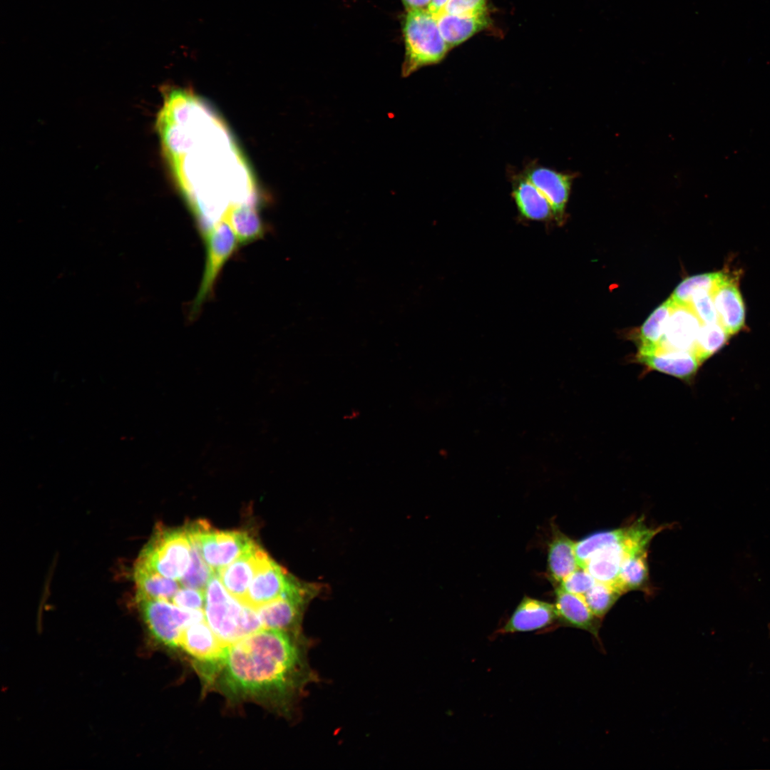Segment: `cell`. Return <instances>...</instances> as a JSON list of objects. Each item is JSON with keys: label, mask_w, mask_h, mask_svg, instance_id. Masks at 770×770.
<instances>
[{"label": "cell", "mask_w": 770, "mask_h": 770, "mask_svg": "<svg viewBox=\"0 0 770 770\" xmlns=\"http://www.w3.org/2000/svg\"><path fill=\"white\" fill-rule=\"evenodd\" d=\"M300 632L262 628L226 646L211 684L234 702L290 714L316 679Z\"/></svg>", "instance_id": "6da1fadb"}, {"label": "cell", "mask_w": 770, "mask_h": 770, "mask_svg": "<svg viewBox=\"0 0 770 770\" xmlns=\"http://www.w3.org/2000/svg\"><path fill=\"white\" fill-rule=\"evenodd\" d=\"M205 620L225 645L263 627L255 608L232 596L214 573L205 589Z\"/></svg>", "instance_id": "7a4b0ae2"}, {"label": "cell", "mask_w": 770, "mask_h": 770, "mask_svg": "<svg viewBox=\"0 0 770 770\" xmlns=\"http://www.w3.org/2000/svg\"><path fill=\"white\" fill-rule=\"evenodd\" d=\"M402 33L405 48L403 77L422 67L439 63L450 50L435 16L427 9L407 11L402 21Z\"/></svg>", "instance_id": "3957f363"}, {"label": "cell", "mask_w": 770, "mask_h": 770, "mask_svg": "<svg viewBox=\"0 0 770 770\" xmlns=\"http://www.w3.org/2000/svg\"><path fill=\"white\" fill-rule=\"evenodd\" d=\"M191 547L185 527L159 528L143 548L135 565L180 580L190 565Z\"/></svg>", "instance_id": "277c9868"}, {"label": "cell", "mask_w": 770, "mask_h": 770, "mask_svg": "<svg viewBox=\"0 0 770 770\" xmlns=\"http://www.w3.org/2000/svg\"><path fill=\"white\" fill-rule=\"evenodd\" d=\"M667 526L650 528L643 519L628 525L626 535L595 553L582 566L597 582L616 586L618 575L625 560L630 555L647 549L653 538Z\"/></svg>", "instance_id": "5b68a950"}, {"label": "cell", "mask_w": 770, "mask_h": 770, "mask_svg": "<svg viewBox=\"0 0 770 770\" xmlns=\"http://www.w3.org/2000/svg\"><path fill=\"white\" fill-rule=\"evenodd\" d=\"M185 528L203 560L215 573L257 545L245 532L217 530L205 520L195 521Z\"/></svg>", "instance_id": "8992f818"}, {"label": "cell", "mask_w": 770, "mask_h": 770, "mask_svg": "<svg viewBox=\"0 0 770 770\" xmlns=\"http://www.w3.org/2000/svg\"><path fill=\"white\" fill-rule=\"evenodd\" d=\"M148 632L158 644L170 649L180 648L185 629L205 620L203 610H188L163 600H137Z\"/></svg>", "instance_id": "52a82bcc"}, {"label": "cell", "mask_w": 770, "mask_h": 770, "mask_svg": "<svg viewBox=\"0 0 770 770\" xmlns=\"http://www.w3.org/2000/svg\"><path fill=\"white\" fill-rule=\"evenodd\" d=\"M206 259L205 266L192 307V313L199 310L210 295L220 272L233 254L238 245L237 240L229 226L222 219L214 222L205 232Z\"/></svg>", "instance_id": "ba28073f"}, {"label": "cell", "mask_w": 770, "mask_h": 770, "mask_svg": "<svg viewBox=\"0 0 770 770\" xmlns=\"http://www.w3.org/2000/svg\"><path fill=\"white\" fill-rule=\"evenodd\" d=\"M226 646L205 620L188 626L180 641V648L192 658L195 667L207 684L218 669Z\"/></svg>", "instance_id": "9c48e42d"}, {"label": "cell", "mask_w": 770, "mask_h": 770, "mask_svg": "<svg viewBox=\"0 0 770 770\" xmlns=\"http://www.w3.org/2000/svg\"><path fill=\"white\" fill-rule=\"evenodd\" d=\"M702 324L691 304H677L673 302L659 343L650 353L635 357V361L664 352H689L694 355L696 341Z\"/></svg>", "instance_id": "30bf717a"}, {"label": "cell", "mask_w": 770, "mask_h": 770, "mask_svg": "<svg viewBox=\"0 0 770 770\" xmlns=\"http://www.w3.org/2000/svg\"><path fill=\"white\" fill-rule=\"evenodd\" d=\"M316 595L314 590H303L283 596L255 609L264 628L300 632L303 612Z\"/></svg>", "instance_id": "8fae6325"}, {"label": "cell", "mask_w": 770, "mask_h": 770, "mask_svg": "<svg viewBox=\"0 0 770 770\" xmlns=\"http://www.w3.org/2000/svg\"><path fill=\"white\" fill-rule=\"evenodd\" d=\"M294 578L269 558L254 576L243 604L257 608L282 597Z\"/></svg>", "instance_id": "7c38bea8"}, {"label": "cell", "mask_w": 770, "mask_h": 770, "mask_svg": "<svg viewBox=\"0 0 770 770\" xmlns=\"http://www.w3.org/2000/svg\"><path fill=\"white\" fill-rule=\"evenodd\" d=\"M269 555L257 545L242 554L216 574L227 592L243 603L249 586Z\"/></svg>", "instance_id": "4fadbf2b"}, {"label": "cell", "mask_w": 770, "mask_h": 770, "mask_svg": "<svg viewBox=\"0 0 770 770\" xmlns=\"http://www.w3.org/2000/svg\"><path fill=\"white\" fill-rule=\"evenodd\" d=\"M523 175L548 200L556 220L559 222L563 220L573 177L540 165L528 167Z\"/></svg>", "instance_id": "5bb4252c"}, {"label": "cell", "mask_w": 770, "mask_h": 770, "mask_svg": "<svg viewBox=\"0 0 770 770\" xmlns=\"http://www.w3.org/2000/svg\"><path fill=\"white\" fill-rule=\"evenodd\" d=\"M558 620L554 604L525 596L500 630L501 633L540 630Z\"/></svg>", "instance_id": "9a60e30c"}, {"label": "cell", "mask_w": 770, "mask_h": 770, "mask_svg": "<svg viewBox=\"0 0 770 770\" xmlns=\"http://www.w3.org/2000/svg\"><path fill=\"white\" fill-rule=\"evenodd\" d=\"M718 323L731 337L738 333L745 324V307L736 284L728 274L712 294Z\"/></svg>", "instance_id": "2e32d148"}, {"label": "cell", "mask_w": 770, "mask_h": 770, "mask_svg": "<svg viewBox=\"0 0 770 770\" xmlns=\"http://www.w3.org/2000/svg\"><path fill=\"white\" fill-rule=\"evenodd\" d=\"M554 605L559 622L587 631L598 639L601 619L591 612L583 596L557 587Z\"/></svg>", "instance_id": "e0dca14e"}, {"label": "cell", "mask_w": 770, "mask_h": 770, "mask_svg": "<svg viewBox=\"0 0 770 770\" xmlns=\"http://www.w3.org/2000/svg\"><path fill=\"white\" fill-rule=\"evenodd\" d=\"M220 219L229 225L238 244L252 242L262 238L265 233L266 228L257 209L256 202L232 204Z\"/></svg>", "instance_id": "ac0fdd59"}, {"label": "cell", "mask_w": 770, "mask_h": 770, "mask_svg": "<svg viewBox=\"0 0 770 770\" xmlns=\"http://www.w3.org/2000/svg\"><path fill=\"white\" fill-rule=\"evenodd\" d=\"M435 17L441 34L450 49L487 27L491 22L488 12L472 16L441 13Z\"/></svg>", "instance_id": "d6986e66"}, {"label": "cell", "mask_w": 770, "mask_h": 770, "mask_svg": "<svg viewBox=\"0 0 770 770\" xmlns=\"http://www.w3.org/2000/svg\"><path fill=\"white\" fill-rule=\"evenodd\" d=\"M579 567L575 542L560 531H555L548 549V574L551 581L558 585Z\"/></svg>", "instance_id": "ffe728a7"}, {"label": "cell", "mask_w": 770, "mask_h": 770, "mask_svg": "<svg viewBox=\"0 0 770 770\" xmlns=\"http://www.w3.org/2000/svg\"><path fill=\"white\" fill-rule=\"evenodd\" d=\"M512 195L520 215L524 218L542 221L553 216L548 200L523 175L515 180Z\"/></svg>", "instance_id": "44dd1931"}, {"label": "cell", "mask_w": 770, "mask_h": 770, "mask_svg": "<svg viewBox=\"0 0 770 770\" xmlns=\"http://www.w3.org/2000/svg\"><path fill=\"white\" fill-rule=\"evenodd\" d=\"M136 585V600L155 599L172 601L181 585L176 580L162 576L135 565L133 571Z\"/></svg>", "instance_id": "7402d4cb"}, {"label": "cell", "mask_w": 770, "mask_h": 770, "mask_svg": "<svg viewBox=\"0 0 770 770\" xmlns=\"http://www.w3.org/2000/svg\"><path fill=\"white\" fill-rule=\"evenodd\" d=\"M673 302L669 297L656 308L640 327L637 335V352L635 357L652 351L659 343L670 316Z\"/></svg>", "instance_id": "603a6c76"}, {"label": "cell", "mask_w": 770, "mask_h": 770, "mask_svg": "<svg viewBox=\"0 0 770 770\" xmlns=\"http://www.w3.org/2000/svg\"><path fill=\"white\" fill-rule=\"evenodd\" d=\"M649 581L647 549L638 551L623 562L616 586L625 593L630 590H644Z\"/></svg>", "instance_id": "cb8c5ba5"}, {"label": "cell", "mask_w": 770, "mask_h": 770, "mask_svg": "<svg viewBox=\"0 0 770 770\" xmlns=\"http://www.w3.org/2000/svg\"><path fill=\"white\" fill-rule=\"evenodd\" d=\"M727 274L717 272L694 275L684 279L674 290L670 298L677 304H690L692 298L699 294L712 296Z\"/></svg>", "instance_id": "d4e9b609"}, {"label": "cell", "mask_w": 770, "mask_h": 770, "mask_svg": "<svg viewBox=\"0 0 770 770\" xmlns=\"http://www.w3.org/2000/svg\"><path fill=\"white\" fill-rule=\"evenodd\" d=\"M730 336L717 322L702 324L696 341L694 355L702 365L728 342Z\"/></svg>", "instance_id": "484cf974"}, {"label": "cell", "mask_w": 770, "mask_h": 770, "mask_svg": "<svg viewBox=\"0 0 770 770\" xmlns=\"http://www.w3.org/2000/svg\"><path fill=\"white\" fill-rule=\"evenodd\" d=\"M627 530L628 526H625L614 530L600 531L575 542V553L579 565L582 567L595 553L623 538Z\"/></svg>", "instance_id": "4316f807"}, {"label": "cell", "mask_w": 770, "mask_h": 770, "mask_svg": "<svg viewBox=\"0 0 770 770\" xmlns=\"http://www.w3.org/2000/svg\"><path fill=\"white\" fill-rule=\"evenodd\" d=\"M622 594L614 585L597 582L583 597L591 612L602 619Z\"/></svg>", "instance_id": "83f0119b"}, {"label": "cell", "mask_w": 770, "mask_h": 770, "mask_svg": "<svg viewBox=\"0 0 770 770\" xmlns=\"http://www.w3.org/2000/svg\"><path fill=\"white\" fill-rule=\"evenodd\" d=\"M190 541L192 545L190 563L185 574L179 582L182 586L205 590L210 578L215 572L205 562L196 544L191 540Z\"/></svg>", "instance_id": "f1b7e54d"}, {"label": "cell", "mask_w": 770, "mask_h": 770, "mask_svg": "<svg viewBox=\"0 0 770 770\" xmlns=\"http://www.w3.org/2000/svg\"><path fill=\"white\" fill-rule=\"evenodd\" d=\"M597 582L595 579L583 567H579L567 576L557 587L576 595L584 596Z\"/></svg>", "instance_id": "f546056e"}, {"label": "cell", "mask_w": 770, "mask_h": 770, "mask_svg": "<svg viewBox=\"0 0 770 770\" xmlns=\"http://www.w3.org/2000/svg\"><path fill=\"white\" fill-rule=\"evenodd\" d=\"M486 12L487 0H449L439 14L472 16Z\"/></svg>", "instance_id": "4dcf8cb0"}, {"label": "cell", "mask_w": 770, "mask_h": 770, "mask_svg": "<svg viewBox=\"0 0 770 770\" xmlns=\"http://www.w3.org/2000/svg\"><path fill=\"white\" fill-rule=\"evenodd\" d=\"M171 602L188 610H203L205 590L183 586L175 594Z\"/></svg>", "instance_id": "1f68e13d"}, {"label": "cell", "mask_w": 770, "mask_h": 770, "mask_svg": "<svg viewBox=\"0 0 770 770\" xmlns=\"http://www.w3.org/2000/svg\"><path fill=\"white\" fill-rule=\"evenodd\" d=\"M690 304L703 324L718 322L712 296L710 294L704 293L694 296Z\"/></svg>", "instance_id": "d6a6232c"}, {"label": "cell", "mask_w": 770, "mask_h": 770, "mask_svg": "<svg viewBox=\"0 0 770 770\" xmlns=\"http://www.w3.org/2000/svg\"><path fill=\"white\" fill-rule=\"evenodd\" d=\"M404 6L407 11L427 9L431 0H401Z\"/></svg>", "instance_id": "836d02e7"}, {"label": "cell", "mask_w": 770, "mask_h": 770, "mask_svg": "<svg viewBox=\"0 0 770 770\" xmlns=\"http://www.w3.org/2000/svg\"><path fill=\"white\" fill-rule=\"evenodd\" d=\"M449 0H431L427 10L433 15H438Z\"/></svg>", "instance_id": "e575fe53"}]
</instances>
